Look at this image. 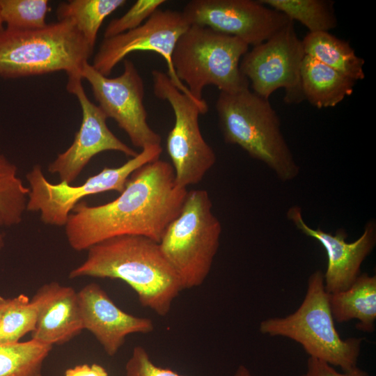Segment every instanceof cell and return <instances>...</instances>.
<instances>
[{
    "instance_id": "obj_1",
    "label": "cell",
    "mask_w": 376,
    "mask_h": 376,
    "mask_svg": "<svg viewBox=\"0 0 376 376\" xmlns=\"http://www.w3.org/2000/svg\"><path fill=\"white\" fill-rule=\"evenodd\" d=\"M188 190L179 187L171 164L158 159L136 170L114 200L98 205L77 203L70 214L65 234L76 251L111 237L141 235L159 242L178 217Z\"/></svg>"
},
{
    "instance_id": "obj_2",
    "label": "cell",
    "mask_w": 376,
    "mask_h": 376,
    "mask_svg": "<svg viewBox=\"0 0 376 376\" xmlns=\"http://www.w3.org/2000/svg\"><path fill=\"white\" fill-rule=\"evenodd\" d=\"M70 279L89 276L120 279L136 293L143 307L160 316L171 311L182 290L180 279L159 242L141 235H121L102 241L87 250Z\"/></svg>"
},
{
    "instance_id": "obj_3",
    "label": "cell",
    "mask_w": 376,
    "mask_h": 376,
    "mask_svg": "<svg viewBox=\"0 0 376 376\" xmlns=\"http://www.w3.org/2000/svg\"><path fill=\"white\" fill-rule=\"evenodd\" d=\"M215 109L226 143L240 146L283 182L298 175L299 166L269 100L249 88L231 93L220 92Z\"/></svg>"
},
{
    "instance_id": "obj_4",
    "label": "cell",
    "mask_w": 376,
    "mask_h": 376,
    "mask_svg": "<svg viewBox=\"0 0 376 376\" xmlns=\"http://www.w3.org/2000/svg\"><path fill=\"white\" fill-rule=\"evenodd\" d=\"M93 49L69 20L30 30L0 31V77L17 79L65 71L81 74Z\"/></svg>"
},
{
    "instance_id": "obj_5",
    "label": "cell",
    "mask_w": 376,
    "mask_h": 376,
    "mask_svg": "<svg viewBox=\"0 0 376 376\" xmlns=\"http://www.w3.org/2000/svg\"><path fill=\"white\" fill-rule=\"evenodd\" d=\"M329 295L321 270L308 279L306 295L299 308L285 317L263 320L261 334L290 338L301 345L309 357L347 371L357 366L363 338H342L335 327L329 306Z\"/></svg>"
},
{
    "instance_id": "obj_6",
    "label": "cell",
    "mask_w": 376,
    "mask_h": 376,
    "mask_svg": "<svg viewBox=\"0 0 376 376\" xmlns=\"http://www.w3.org/2000/svg\"><path fill=\"white\" fill-rule=\"evenodd\" d=\"M249 47L238 38L193 24L176 43L173 68L192 97L203 102L202 93L208 85L228 93L249 87L240 70V61Z\"/></svg>"
},
{
    "instance_id": "obj_7",
    "label": "cell",
    "mask_w": 376,
    "mask_h": 376,
    "mask_svg": "<svg viewBox=\"0 0 376 376\" xmlns=\"http://www.w3.org/2000/svg\"><path fill=\"white\" fill-rule=\"evenodd\" d=\"M221 233V225L212 212L207 191H188L180 214L159 242L182 290L204 283L218 251Z\"/></svg>"
},
{
    "instance_id": "obj_8",
    "label": "cell",
    "mask_w": 376,
    "mask_h": 376,
    "mask_svg": "<svg viewBox=\"0 0 376 376\" xmlns=\"http://www.w3.org/2000/svg\"><path fill=\"white\" fill-rule=\"evenodd\" d=\"M162 152L161 145L146 147L123 165L105 167L76 186L50 182L41 166L36 164L26 176L29 189L26 211L39 213L46 225L64 227L72 210L82 198L109 191L121 193L130 175L144 164L159 159Z\"/></svg>"
},
{
    "instance_id": "obj_9",
    "label": "cell",
    "mask_w": 376,
    "mask_h": 376,
    "mask_svg": "<svg viewBox=\"0 0 376 376\" xmlns=\"http://www.w3.org/2000/svg\"><path fill=\"white\" fill-rule=\"evenodd\" d=\"M155 95L171 105L175 123L166 138V150L172 162L176 185L181 188L199 183L214 166L216 155L203 138L199 116L208 111L207 104H200L181 92L167 74L152 71Z\"/></svg>"
},
{
    "instance_id": "obj_10",
    "label": "cell",
    "mask_w": 376,
    "mask_h": 376,
    "mask_svg": "<svg viewBox=\"0 0 376 376\" xmlns=\"http://www.w3.org/2000/svg\"><path fill=\"white\" fill-rule=\"evenodd\" d=\"M305 56L302 42L290 20L265 42L253 47L242 58L240 70L253 92L269 100L279 88L285 90L288 104L304 100L301 68Z\"/></svg>"
},
{
    "instance_id": "obj_11",
    "label": "cell",
    "mask_w": 376,
    "mask_h": 376,
    "mask_svg": "<svg viewBox=\"0 0 376 376\" xmlns=\"http://www.w3.org/2000/svg\"><path fill=\"white\" fill-rule=\"evenodd\" d=\"M81 76L89 83L97 106L107 118L116 122L135 147L142 150L161 145L160 135L147 122L144 82L132 61L124 59L122 74L113 78L102 75L88 61Z\"/></svg>"
},
{
    "instance_id": "obj_12",
    "label": "cell",
    "mask_w": 376,
    "mask_h": 376,
    "mask_svg": "<svg viewBox=\"0 0 376 376\" xmlns=\"http://www.w3.org/2000/svg\"><path fill=\"white\" fill-rule=\"evenodd\" d=\"M191 25L182 12L170 9L156 10L139 27L122 34L104 38L93 58L92 65L104 76H109L115 66L134 52L151 51L159 54L167 65V75L181 92L196 100L175 74L173 54L181 35Z\"/></svg>"
},
{
    "instance_id": "obj_13",
    "label": "cell",
    "mask_w": 376,
    "mask_h": 376,
    "mask_svg": "<svg viewBox=\"0 0 376 376\" xmlns=\"http://www.w3.org/2000/svg\"><path fill=\"white\" fill-rule=\"evenodd\" d=\"M182 13L190 25L235 36L253 47L267 40L290 21L284 14L253 0H192Z\"/></svg>"
},
{
    "instance_id": "obj_14",
    "label": "cell",
    "mask_w": 376,
    "mask_h": 376,
    "mask_svg": "<svg viewBox=\"0 0 376 376\" xmlns=\"http://www.w3.org/2000/svg\"><path fill=\"white\" fill-rule=\"evenodd\" d=\"M81 74L68 76L66 89L74 95L81 109L82 119L72 144L49 164L48 171L60 182L72 185L93 157L104 151H117L130 157L136 152L120 141L108 127L107 117L86 95Z\"/></svg>"
},
{
    "instance_id": "obj_15",
    "label": "cell",
    "mask_w": 376,
    "mask_h": 376,
    "mask_svg": "<svg viewBox=\"0 0 376 376\" xmlns=\"http://www.w3.org/2000/svg\"><path fill=\"white\" fill-rule=\"evenodd\" d=\"M287 217L304 235L316 240L324 249L327 266L324 283L329 294L350 288L361 274V266L376 244V227L373 221L368 222L363 234L355 241L347 242V233L338 229L334 235L320 228L313 229L304 221L301 209L291 207Z\"/></svg>"
},
{
    "instance_id": "obj_16",
    "label": "cell",
    "mask_w": 376,
    "mask_h": 376,
    "mask_svg": "<svg viewBox=\"0 0 376 376\" xmlns=\"http://www.w3.org/2000/svg\"><path fill=\"white\" fill-rule=\"evenodd\" d=\"M84 329L90 331L109 357L115 356L127 336L149 334L152 320L129 314L118 308L96 283H90L77 292Z\"/></svg>"
},
{
    "instance_id": "obj_17",
    "label": "cell",
    "mask_w": 376,
    "mask_h": 376,
    "mask_svg": "<svg viewBox=\"0 0 376 376\" xmlns=\"http://www.w3.org/2000/svg\"><path fill=\"white\" fill-rule=\"evenodd\" d=\"M31 300L38 310L31 339L44 344L63 345L84 329L77 292L52 281L42 285Z\"/></svg>"
},
{
    "instance_id": "obj_18",
    "label": "cell",
    "mask_w": 376,
    "mask_h": 376,
    "mask_svg": "<svg viewBox=\"0 0 376 376\" xmlns=\"http://www.w3.org/2000/svg\"><path fill=\"white\" fill-rule=\"evenodd\" d=\"M329 295L333 318L338 323L358 320L356 329L366 333L375 330L376 276L361 274L347 289Z\"/></svg>"
},
{
    "instance_id": "obj_19",
    "label": "cell",
    "mask_w": 376,
    "mask_h": 376,
    "mask_svg": "<svg viewBox=\"0 0 376 376\" xmlns=\"http://www.w3.org/2000/svg\"><path fill=\"white\" fill-rule=\"evenodd\" d=\"M356 81L305 55L301 68L304 100L318 108L334 107L352 94Z\"/></svg>"
},
{
    "instance_id": "obj_20",
    "label": "cell",
    "mask_w": 376,
    "mask_h": 376,
    "mask_svg": "<svg viewBox=\"0 0 376 376\" xmlns=\"http://www.w3.org/2000/svg\"><path fill=\"white\" fill-rule=\"evenodd\" d=\"M305 55L357 81L365 78V61L350 44L329 32L308 33L301 40Z\"/></svg>"
},
{
    "instance_id": "obj_21",
    "label": "cell",
    "mask_w": 376,
    "mask_h": 376,
    "mask_svg": "<svg viewBox=\"0 0 376 376\" xmlns=\"http://www.w3.org/2000/svg\"><path fill=\"white\" fill-rule=\"evenodd\" d=\"M125 3V0H70L58 6L56 16L58 21L72 22L94 49L105 18Z\"/></svg>"
},
{
    "instance_id": "obj_22",
    "label": "cell",
    "mask_w": 376,
    "mask_h": 376,
    "mask_svg": "<svg viewBox=\"0 0 376 376\" xmlns=\"http://www.w3.org/2000/svg\"><path fill=\"white\" fill-rule=\"evenodd\" d=\"M263 4L298 21L308 33L329 32L337 26L334 2L325 0H259Z\"/></svg>"
},
{
    "instance_id": "obj_23",
    "label": "cell",
    "mask_w": 376,
    "mask_h": 376,
    "mask_svg": "<svg viewBox=\"0 0 376 376\" xmlns=\"http://www.w3.org/2000/svg\"><path fill=\"white\" fill-rule=\"evenodd\" d=\"M52 347L33 339L0 344V376H42Z\"/></svg>"
},
{
    "instance_id": "obj_24",
    "label": "cell",
    "mask_w": 376,
    "mask_h": 376,
    "mask_svg": "<svg viewBox=\"0 0 376 376\" xmlns=\"http://www.w3.org/2000/svg\"><path fill=\"white\" fill-rule=\"evenodd\" d=\"M29 191L18 175L15 164L0 152V217L4 226L22 222Z\"/></svg>"
},
{
    "instance_id": "obj_25",
    "label": "cell",
    "mask_w": 376,
    "mask_h": 376,
    "mask_svg": "<svg viewBox=\"0 0 376 376\" xmlns=\"http://www.w3.org/2000/svg\"><path fill=\"white\" fill-rule=\"evenodd\" d=\"M38 310L35 304L24 294L11 299L0 321V344L19 341L36 326Z\"/></svg>"
},
{
    "instance_id": "obj_26",
    "label": "cell",
    "mask_w": 376,
    "mask_h": 376,
    "mask_svg": "<svg viewBox=\"0 0 376 376\" xmlns=\"http://www.w3.org/2000/svg\"><path fill=\"white\" fill-rule=\"evenodd\" d=\"M49 10L47 0H0V16L9 29L43 28Z\"/></svg>"
},
{
    "instance_id": "obj_27",
    "label": "cell",
    "mask_w": 376,
    "mask_h": 376,
    "mask_svg": "<svg viewBox=\"0 0 376 376\" xmlns=\"http://www.w3.org/2000/svg\"><path fill=\"white\" fill-rule=\"evenodd\" d=\"M165 2L164 0H137L123 15L109 22L104 30V38L139 27Z\"/></svg>"
},
{
    "instance_id": "obj_28",
    "label": "cell",
    "mask_w": 376,
    "mask_h": 376,
    "mask_svg": "<svg viewBox=\"0 0 376 376\" xmlns=\"http://www.w3.org/2000/svg\"><path fill=\"white\" fill-rule=\"evenodd\" d=\"M125 376H184L178 373L155 365L146 350L135 346L125 366ZM233 376H253L249 370L240 365Z\"/></svg>"
},
{
    "instance_id": "obj_29",
    "label": "cell",
    "mask_w": 376,
    "mask_h": 376,
    "mask_svg": "<svg viewBox=\"0 0 376 376\" xmlns=\"http://www.w3.org/2000/svg\"><path fill=\"white\" fill-rule=\"evenodd\" d=\"M301 376H370V375L358 366L340 373L325 361L308 357L306 370Z\"/></svg>"
},
{
    "instance_id": "obj_30",
    "label": "cell",
    "mask_w": 376,
    "mask_h": 376,
    "mask_svg": "<svg viewBox=\"0 0 376 376\" xmlns=\"http://www.w3.org/2000/svg\"><path fill=\"white\" fill-rule=\"evenodd\" d=\"M65 376H109L107 370L100 364H80L69 368Z\"/></svg>"
},
{
    "instance_id": "obj_31",
    "label": "cell",
    "mask_w": 376,
    "mask_h": 376,
    "mask_svg": "<svg viewBox=\"0 0 376 376\" xmlns=\"http://www.w3.org/2000/svg\"><path fill=\"white\" fill-rule=\"evenodd\" d=\"M11 301L10 298H5L2 296H0V321L2 318L3 314L8 307Z\"/></svg>"
},
{
    "instance_id": "obj_32",
    "label": "cell",
    "mask_w": 376,
    "mask_h": 376,
    "mask_svg": "<svg viewBox=\"0 0 376 376\" xmlns=\"http://www.w3.org/2000/svg\"><path fill=\"white\" fill-rule=\"evenodd\" d=\"M4 226L2 219L0 217V252L4 246V236L2 232V228Z\"/></svg>"
},
{
    "instance_id": "obj_33",
    "label": "cell",
    "mask_w": 376,
    "mask_h": 376,
    "mask_svg": "<svg viewBox=\"0 0 376 376\" xmlns=\"http://www.w3.org/2000/svg\"><path fill=\"white\" fill-rule=\"evenodd\" d=\"M4 29L3 27V22L1 19V17L0 16V31L3 30Z\"/></svg>"
}]
</instances>
